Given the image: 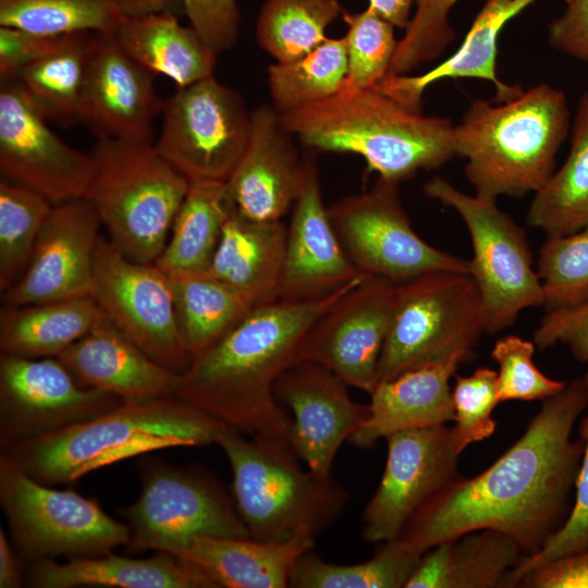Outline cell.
I'll use <instances>...</instances> for the list:
<instances>
[{
	"label": "cell",
	"instance_id": "1",
	"mask_svg": "<svg viewBox=\"0 0 588 588\" xmlns=\"http://www.w3.org/2000/svg\"><path fill=\"white\" fill-rule=\"evenodd\" d=\"M587 406L584 377L543 400L507 451L477 476H460L438 491L396 539L422 555L440 542L493 529L516 540L525 555L537 553L571 512L584 449L572 432Z\"/></svg>",
	"mask_w": 588,
	"mask_h": 588
},
{
	"label": "cell",
	"instance_id": "2",
	"mask_svg": "<svg viewBox=\"0 0 588 588\" xmlns=\"http://www.w3.org/2000/svg\"><path fill=\"white\" fill-rule=\"evenodd\" d=\"M364 278L326 297L254 306L193 358L177 395L243 434L287 442L291 416L275 397V383L298 362L315 321Z\"/></svg>",
	"mask_w": 588,
	"mask_h": 588
},
{
	"label": "cell",
	"instance_id": "3",
	"mask_svg": "<svg viewBox=\"0 0 588 588\" xmlns=\"http://www.w3.org/2000/svg\"><path fill=\"white\" fill-rule=\"evenodd\" d=\"M233 428L177 394L124 401L114 409L30 440L0 448L19 468L48 485L158 450L217 444Z\"/></svg>",
	"mask_w": 588,
	"mask_h": 588
},
{
	"label": "cell",
	"instance_id": "4",
	"mask_svg": "<svg viewBox=\"0 0 588 588\" xmlns=\"http://www.w3.org/2000/svg\"><path fill=\"white\" fill-rule=\"evenodd\" d=\"M283 127L305 146L355 154L379 177L404 182L454 158L450 119L413 111L377 88L342 85L332 96L280 114Z\"/></svg>",
	"mask_w": 588,
	"mask_h": 588
},
{
	"label": "cell",
	"instance_id": "5",
	"mask_svg": "<svg viewBox=\"0 0 588 588\" xmlns=\"http://www.w3.org/2000/svg\"><path fill=\"white\" fill-rule=\"evenodd\" d=\"M569 128L565 94L543 83L497 105L474 99L453 126V145L476 195L519 198L553 174Z\"/></svg>",
	"mask_w": 588,
	"mask_h": 588
},
{
	"label": "cell",
	"instance_id": "6",
	"mask_svg": "<svg viewBox=\"0 0 588 588\" xmlns=\"http://www.w3.org/2000/svg\"><path fill=\"white\" fill-rule=\"evenodd\" d=\"M217 444L228 458L230 491L249 537L269 542L315 540L344 512L347 490L332 475L303 468L287 442L232 429Z\"/></svg>",
	"mask_w": 588,
	"mask_h": 588
},
{
	"label": "cell",
	"instance_id": "7",
	"mask_svg": "<svg viewBox=\"0 0 588 588\" xmlns=\"http://www.w3.org/2000/svg\"><path fill=\"white\" fill-rule=\"evenodd\" d=\"M89 155L94 170L84 197L109 241L131 260L156 264L191 181L155 144L97 139Z\"/></svg>",
	"mask_w": 588,
	"mask_h": 588
},
{
	"label": "cell",
	"instance_id": "8",
	"mask_svg": "<svg viewBox=\"0 0 588 588\" xmlns=\"http://www.w3.org/2000/svg\"><path fill=\"white\" fill-rule=\"evenodd\" d=\"M483 332L481 297L471 274L441 270L399 283L377 384L457 353L473 357Z\"/></svg>",
	"mask_w": 588,
	"mask_h": 588
},
{
	"label": "cell",
	"instance_id": "9",
	"mask_svg": "<svg viewBox=\"0 0 588 588\" xmlns=\"http://www.w3.org/2000/svg\"><path fill=\"white\" fill-rule=\"evenodd\" d=\"M137 469L140 494L119 510L131 531L128 552L172 553L200 537H249L231 491L212 473L148 454Z\"/></svg>",
	"mask_w": 588,
	"mask_h": 588
},
{
	"label": "cell",
	"instance_id": "10",
	"mask_svg": "<svg viewBox=\"0 0 588 588\" xmlns=\"http://www.w3.org/2000/svg\"><path fill=\"white\" fill-rule=\"evenodd\" d=\"M0 503L10 540L29 565L42 560L91 558L127 546L125 522L72 489L41 483L0 453Z\"/></svg>",
	"mask_w": 588,
	"mask_h": 588
},
{
	"label": "cell",
	"instance_id": "11",
	"mask_svg": "<svg viewBox=\"0 0 588 588\" xmlns=\"http://www.w3.org/2000/svg\"><path fill=\"white\" fill-rule=\"evenodd\" d=\"M424 192L453 208L468 230L474 252L470 274L480 293L486 332H499L524 309L543 306L526 231L500 210L497 199L468 195L441 176L426 182Z\"/></svg>",
	"mask_w": 588,
	"mask_h": 588
},
{
	"label": "cell",
	"instance_id": "12",
	"mask_svg": "<svg viewBox=\"0 0 588 588\" xmlns=\"http://www.w3.org/2000/svg\"><path fill=\"white\" fill-rule=\"evenodd\" d=\"M399 186L378 177L370 189L328 207L334 231L355 268L396 284L432 271L470 274L469 260L433 247L414 231Z\"/></svg>",
	"mask_w": 588,
	"mask_h": 588
},
{
	"label": "cell",
	"instance_id": "13",
	"mask_svg": "<svg viewBox=\"0 0 588 588\" xmlns=\"http://www.w3.org/2000/svg\"><path fill=\"white\" fill-rule=\"evenodd\" d=\"M162 114L159 154L189 181L225 182L249 137L250 112L241 94L212 75L179 87Z\"/></svg>",
	"mask_w": 588,
	"mask_h": 588
},
{
	"label": "cell",
	"instance_id": "14",
	"mask_svg": "<svg viewBox=\"0 0 588 588\" xmlns=\"http://www.w3.org/2000/svg\"><path fill=\"white\" fill-rule=\"evenodd\" d=\"M91 296L106 317L160 365L183 373L193 360L180 335L169 277L128 259L103 235L94 257Z\"/></svg>",
	"mask_w": 588,
	"mask_h": 588
},
{
	"label": "cell",
	"instance_id": "15",
	"mask_svg": "<svg viewBox=\"0 0 588 588\" xmlns=\"http://www.w3.org/2000/svg\"><path fill=\"white\" fill-rule=\"evenodd\" d=\"M123 402L83 385L58 357L0 356V448L95 418Z\"/></svg>",
	"mask_w": 588,
	"mask_h": 588
},
{
	"label": "cell",
	"instance_id": "16",
	"mask_svg": "<svg viewBox=\"0 0 588 588\" xmlns=\"http://www.w3.org/2000/svg\"><path fill=\"white\" fill-rule=\"evenodd\" d=\"M396 283L364 278L310 327L298 362L319 364L368 394L377 384V368L388 334Z\"/></svg>",
	"mask_w": 588,
	"mask_h": 588
},
{
	"label": "cell",
	"instance_id": "17",
	"mask_svg": "<svg viewBox=\"0 0 588 588\" xmlns=\"http://www.w3.org/2000/svg\"><path fill=\"white\" fill-rule=\"evenodd\" d=\"M385 441L383 474L362 517V536L370 543L396 539L432 495L461 476V454L445 425L395 432Z\"/></svg>",
	"mask_w": 588,
	"mask_h": 588
},
{
	"label": "cell",
	"instance_id": "18",
	"mask_svg": "<svg viewBox=\"0 0 588 588\" xmlns=\"http://www.w3.org/2000/svg\"><path fill=\"white\" fill-rule=\"evenodd\" d=\"M93 159L64 143L13 79H0L1 179L52 204L84 197Z\"/></svg>",
	"mask_w": 588,
	"mask_h": 588
},
{
	"label": "cell",
	"instance_id": "19",
	"mask_svg": "<svg viewBox=\"0 0 588 588\" xmlns=\"http://www.w3.org/2000/svg\"><path fill=\"white\" fill-rule=\"evenodd\" d=\"M347 388L335 373L307 360L292 365L274 387L278 402L292 414L289 445L320 476L332 475L340 448L370 414L369 404L353 400Z\"/></svg>",
	"mask_w": 588,
	"mask_h": 588
},
{
	"label": "cell",
	"instance_id": "20",
	"mask_svg": "<svg viewBox=\"0 0 588 588\" xmlns=\"http://www.w3.org/2000/svg\"><path fill=\"white\" fill-rule=\"evenodd\" d=\"M100 218L85 198L54 204L20 280L1 293L3 306L91 296Z\"/></svg>",
	"mask_w": 588,
	"mask_h": 588
},
{
	"label": "cell",
	"instance_id": "21",
	"mask_svg": "<svg viewBox=\"0 0 588 588\" xmlns=\"http://www.w3.org/2000/svg\"><path fill=\"white\" fill-rule=\"evenodd\" d=\"M150 71L113 35L94 33L83 93L82 124L97 139L155 144L152 125L164 102Z\"/></svg>",
	"mask_w": 588,
	"mask_h": 588
},
{
	"label": "cell",
	"instance_id": "22",
	"mask_svg": "<svg viewBox=\"0 0 588 588\" xmlns=\"http://www.w3.org/2000/svg\"><path fill=\"white\" fill-rule=\"evenodd\" d=\"M292 137L271 103L250 112L246 148L225 181L233 211L255 221H278L292 209L305 180V160Z\"/></svg>",
	"mask_w": 588,
	"mask_h": 588
},
{
	"label": "cell",
	"instance_id": "23",
	"mask_svg": "<svg viewBox=\"0 0 588 588\" xmlns=\"http://www.w3.org/2000/svg\"><path fill=\"white\" fill-rule=\"evenodd\" d=\"M305 180L286 226L280 299L306 301L331 295L368 277L348 259L324 206L315 157L305 159Z\"/></svg>",
	"mask_w": 588,
	"mask_h": 588
},
{
	"label": "cell",
	"instance_id": "24",
	"mask_svg": "<svg viewBox=\"0 0 588 588\" xmlns=\"http://www.w3.org/2000/svg\"><path fill=\"white\" fill-rule=\"evenodd\" d=\"M470 356L457 353L378 383L370 393V414L348 442L360 449L395 432L445 425L454 418L450 380Z\"/></svg>",
	"mask_w": 588,
	"mask_h": 588
},
{
	"label": "cell",
	"instance_id": "25",
	"mask_svg": "<svg viewBox=\"0 0 588 588\" xmlns=\"http://www.w3.org/2000/svg\"><path fill=\"white\" fill-rule=\"evenodd\" d=\"M58 358L85 387L124 401L177 394L181 373L149 357L108 318Z\"/></svg>",
	"mask_w": 588,
	"mask_h": 588
},
{
	"label": "cell",
	"instance_id": "26",
	"mask_svg": "<svg viewBox=\"0 0 588 588\" xmlns=\"http://www.w3.org/2000/svg\"><path fill=\"white\" fill-rule=\"evenodd\" d=\"M535 1L486 0L462 45L451 57L420 75H389L375 88L417 112H421L426 89L446 78L488 81L495 88L497 103L517 98L523 88L507 85L498 77V39L504 25Z\"/></svg>",
	"mask_w": 588,
	"mask_h": 588
},
{
	"label": "cell",
	"instance_id": "27",
	"mask_svg": "<svg viewBox=\"0 0 588 588\" xmlns=\"http://www.w3.org/2000/svg\"><path fill=\"white\" fill-rule=\"evenodd\" d=\"M32 588H216L198 569L172 553L156 551L149 558H130L109 552L65 562L42 560L26 569Z\"/></svg>",
	"mask_w": 588,
	"mask_h": 588
},
{
	"label": "cell",
	"instance_id": "28",
	"mask_svg": "<svg viewBox=\"0 0 588 588\" xmlns=\"http://www.w3.org/2000/svg\"><path fill=\"white\" fill-rule=\"evenodd\" d=\"M315 540L296 537L269 542L252 537H200L172 552L216 588H286L299 558Z\"/></svg>",
	"mask_w": 588,
	"mask_h": 588
},
{
	"label": "cell",
	"instance_id": "29",
	"mask_svg": "<svg viewBox=\"0 0 588 588\" xmlns=\"http://www.w3.org/2000/svg\"><path fill=\"white\" fill-rule=\"evenodd\" d=\"M286 225L255 221L231 211L206 270L255 305L280 299Z\"/></svg>",
	"mask_w": 588,
	"mask_h": 588
},
{
	"label": "cell",
	"instance_id": "30",
	"mask_svg": "<svg viewBox=\"0 0 588 588\" xmlns=\"http://www.w3.org/2000/svg\"><path fill=\"white\" fill-rule=\"evenodd\" d=\"M524 555L512 537L493 529L474 530L427 550L405 588L503 587Z\"/></svg>",
	"mask_w": 588,
	"mask_h": 588
},
{
	"label": "cell",
	"instance_id": "31",
	"mask_svg": "<svg viewBox=\"0 0 588 588\" xmlns=\"http://www.w3.org/2000/svg\"><path fill=\"white\" fill-rule=\"evenodd\" d=\"M112 35L132 59L179 87L213 75L217 53L169 11L126 16Z\"/></svg>",
	"mask_w": 588,
	"mask_h": 588
},
{
	"label": "cell",
	"instance_id": "32",
	"mask_svg": "<svg viewBox=\"0 0 588 588\" xmlns=\"http://www.w3.org/2000/svg\"><path fill=\"white\" fill-rule=\"evenodd\" d=\"M106 318L93 296L2 305L0 351L29 358L58 357Z\"/></svg>",
	"mask_w": 588,
	"mask_h": 588
},
{
	"label": "cell",
	"instance_id": "33",
	"mask_svg": "<svg viewBox=\"0 0 588 588\" xmlns=\"http://www.w3.org/2000/svg\"><path fill=\"white\" fill-rule=\"evenodd\" d=\"M167 274L177 329L193 358L218 342L256 306L246 295L207 271Z\"/></svg>",
	"mask_w": 588,
	"mask_h": 588
},
{
	"label": "cell",
	"instance_id": "34",
	"mask_svg": "<svg viewBox=\"0 0 588 588\" xmlns=\"http://www.w3.org/2000/svg\"><path fill=\"white\" fill-rule=\"evenodd\" d=\"M526 222L549 236L574 233L588 224V90L571 126L569 154L535 193Z\"/></svg>",
	"mask_w": 588,
	"mask_h": 588
},
{
	"label": "cell",
	"instance_id": "35",
	"mask_svg": "<svg viewBox=\"0 0 588 588\" xmlns=\"http://www.w3.org/2000/svg\"><path fill=\"white\" fill-rule=\"evenodd\" d=\"M93 35L90 32L65 35L58 49L10 78L48 122L61 127L82 124Z\"/></svg>",
	"mask_w": 588,
	"mask_h": 588
},
{
	"label": "cell",
	"instance_id": "36",
	"mask_svg": "<svg viewBox=\"0 0 588 588\" xmlns=\"http://www.w3.org/2000/svg\"><path fill=\"white\" fill-rule=\"evenodd\" d=\"M231 211L225 182L191 181L156 265L166 272L206 271Z\"/></svg>",
	"mask_w": 588,
	"mask_h": 588
},
{
	"label": "cell",
	"instance_id": "37",
	"mask_svg": "<svg viewBox=\"0 0 588 588\" xmlns=\"http://www.w3.org/2000/svg\"><path fill=\"white\" fill-rule=\"evenodd\" d=\"M342 13L338 0H266L257 16L256 39L275 62H292L322 44L326 29Z\"/></svg>",
	"mask_w": 588,
	"mask_h": 588
},
{
	"label": "cell",
	"instance_id": "38",
	"mask_svg": "<svg viewBox=\"0 0 588 588\" xmlns=\"http://www.w3.org/2000/svg\"><path fill=\"white\" fill-rule=\"evenodd\" d=\"M420 558L399 539L383 542L372 558L354 564L327 562L308 551L297 561L290 587L405 588Z\"/></svg>",
	"mask_w": 588,
	"mask_h": 588
},
{
	"label": "cell",
	"instance_id": "39",
	"mask_svg": "<svg viewBox=\"0 0 588 588\" xmlns=\"http://www.w3.org/2000/svg\"><path fill=\"white\" fill-rule=\"evenodd\" d=\"M347 71L344 38H327L306 56L275 62L267 72L271 105L289 113L334 95Z\"/></svg>",
	"mask_w": 588,
	"mask_h": 588
},
{
	"label": "cell",
	"instance_id": "40",
	"mask_svg": "<svg viewBox=\"0 0 588 588\" xmlns=\"http://www.w3.org/2000/svg\"><path fill=\"white\" fill-rule=\"evenodd\" d=\"M126 16L117 0H0V26L49 36L111 35Z\"/></svg>",
	"mask_w": 588,
	"mask_h": 588
},
{
	"label": "cell",
	"instance_id": "41",
	"mask_svg": "<svg viewBox=\"0 0 588 588\" xmlns=\"http://www.w3.org/2000/svg\"><path fill=\"white\" fill-rule=\"evenodd\" d=\"M52 204L40 193L1 179L0 292L13 286L26 270Z\"/></svg>",
	"mask_w": 588,
	"mask_h": 588
},
{
	"label": "cell",
	"instance_id": "42",
	"mask_svg": "<svg viewBox=\"0 0 588 588\" xmlns=\"http://www.w3.org/2000/svg\"><path fill=\"white\" fill-rule=\"evenodd\" d=\"M547 311L588 299V224L541 245L537 262Z\"/></svg>",
	"mask_w": 588,
	"mask_h": 588
},
{
	"label": "cell",
	"instance_id": "43",
	"mask_svg": "<svg viewBox=\"0 0 588 588\" xmlns=\"http://www.w3.org/2000/svg\"><path fill=\"white\" fill-rule=\"evenodd\" d=\"M347 71L344 85L372 88L389 75L399 40L394 26L367 7L360 12L343 10Z\"/></svg>",
	"mask_w": 588,
	"mask_h": 588
},
{
	"label": "cell",
	"instance_id": "44",
	"mask_svg": "<svg viewBox=\"0 0 588 588\" xmlns=\"http://www.w3.org/2000/svg\"><path fill=\"white\" fill-rule=\"evenodd\" d=\"M588 388V370L584 375ZM578 437L584 449L575 481V501L571 512L561 526L532 555H524L509 573L504 587H515L519 578L528 571L551 560L581 551L588 548V414L578 426Z\"/></svg>",
	"mask_w": 588,
	"mask_h": 588
},
{
	"label": "cell",
	"instance_id": "45",
	"mask_svg": "<svg viewBox=\"0 0 588 588\" xmlns=\"http://www.w3.org/2000/svg\"><path fill=\"white\" fill-rule=\"evenodd\" d=\"M535 343L514 334L499 339L491 358L499 365V403L546 400L561 392L566 382L547 377L534 363Z\"/></svg>",
	"mask_w": 588,
	"mask_h": 588
},
{
	"label": "cell",
	"instance_id": "46",
	"mask_svg": "<svg viewBox=\"0 0 588 588\" xmlns=\"http://www.w3.org/2000/svg\"><path fill=\"white\" fill-rule=\"evenodd\" d=\"M455 425L450 428L453 444L461 454L469 444L482 441L494 432L492 417L499 404L497 371L479 367L467 377L455 375L452 388Z\"/></svg>",
	"mask_w": 588,
	"mask_h": 588
},
{
	"label": "cell",
	"instance_id": "47",
	"mask_svg": "<svg viewBox=\"0 0 588 588\" xmlns=\"http://www.w3.org/2000/svg\"><path fill=\"white\" fill-rule=\"evenodd\" d=\"M456 1L416 0L415 13L397 42L389 75L406 74L444 52L455 37L449 13Z\"/></svg>",
	"mask_w": 588,
	"mask_h": 588
},
{
	"label": "cell",
	"instance_id": "48",
	"mask_svg": "<svg viewBox=\"0 0 588 588\" xmlns=\"http://www.w3.org/2000/svg\"><path fill=\"white\" fill-rule=\"evenodd\" d=\"M127 16L164 10L169 0H117ZM191 26L218 54L231 49L240 33V12L235 0H182Z\"/></svg>",
	"mask_w": 588,
	"mask_h": 588
},
{
	"label": "cell",
	"instance_id": "49",
	"mask_svg": "<svg viewBox=\"0 0 588 588\" xmlns=\"http://www.w3.org/2000/svg\"><path fill=\"white\" fill-rule=\"evenodd\" d=\"M534 343L540 350L567 344L577 360L588 363V299L547 311L534 333Z\"/></svg>",
	"mask_w": 588,
	"mask_h": 588
},
{
	"label": "cell",
	"instance_id": "50",
	"mask_svg": "<svg viewBox=\"0 0 588 588\" xmlns=\"http://www.w3.org/2000/svg\"><path fill=\"white\" fill-rule=\"evenodd\" d=\"M64 36L0 26V79L13 78L24 68L53 52Z\"/></svg>",
	"mask_w": 588,
	"mask_h": 588
},
{
	"label": "cell",
	"instance_id": "51",
	"mask_svg": "<svg viewBox=\"0 0 588 588\" xmlns=\"http://www.w3.org/2000/svg\"><path fill=\"white\" fill-rule=\"evenodd\" d=\"M515 587L588 588V548L528 571Z\"/></svg>",
	"mask_w": 588,
	"mask_h": 588
},
{
	"label": "cell",
	"instance_id": "52",
	"mask_svg": "<svg viewBox=\"0 0 588 588\" xmlns=\"http://www.w3.org/2000/svg\"><path fill=\"white\" fill-rule=\"evenodd\" d=\"M566 10L548 27L552 48L588 62V0H566Z\"/></svg>",
	"mask_w": 588,
	"mask_h": 588
},
{
	"label": "cell",
	"instance_id": "53",
	"mask_svg": "<svg viewBox=\"0 0 588 588\" xmlns=\"http://www.w3.org/2000/svg\"><path fill=\"white\" fill-rule=\"evenodd\" d=\"M27 565L14 549L10 537L0 528V588L26 586Z\"/></svg>",
	"mask_w": 588,
	"mask_h": 588
},
{
	"label": "cell",
	"instance_id": "54",
	"mask_svg": "<svg viewBox=\"0 0 588 588\" xmlns=\"http://www.w3.org/2000/svg\"><path fill=\"white\" fill-rule=\"evenodd\" d=\"M416 0H368V7L394 27L406 28L411 21V11Z\"/></svg>",
	"mask_w": 588,
	"mask_h": 588
}]
</instances>
